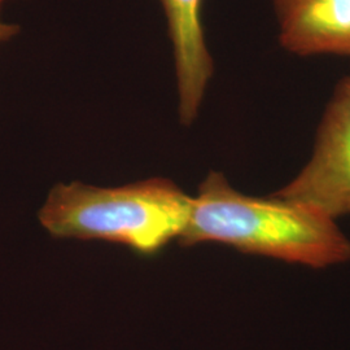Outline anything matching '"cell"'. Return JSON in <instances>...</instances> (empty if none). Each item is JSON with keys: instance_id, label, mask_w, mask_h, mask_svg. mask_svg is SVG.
Masks as SVG:
<instances>
[{"instance_id": "3957f363", "label": "cell", "mask_w": 350, "mask_h": 350, "mask_svg": "<svg viewBox=\"0 0 350 350\" xmlns=\"http://www.w3.org/2000/svg\"><path fill=\"white\" fill-rule=\"evenodd\" d=\"M274 193L336 221L350 214V75L338 82L327 104L309 161Z\"/></svg>"}, {"instance_id": "277c9868", "label": "cell", "mask_w": 350, "mask_h": 350, "mask_svg": "<svg viewBox=\"0 0 350 350\" xmlns=\"http://www.w3.org/2000/svg\"><path fill=\"white\" fill-rule=\"evenodd\" d=\"M173 46L180 124L196 120L214 75V60L202 26L204 0H160Z\"/></svg>"}, {"instance_id": "5b68a950", "label": "cell", "mask_w": 350, "mask_h": 350, "mask_svg": "<svg viewBox=\"0 0 350 350\" xmlns=\"http://www.w3.org/2000/svg\"><path fill=\"white\" fill-rule=\"evenodd\" d=\"M279 43L301 57H350V0H273Z\"/></svg>"}, {"instance_id": "52a82bcc", "label": "cell", "mask_w": 350, "mask_h": 350, "mask_svg": "<svg viewBox=\"0 0 350 350\" xmlns=\"http://www.w3.org/2000/svg\"><path fill=\"white\" fill-rule=\"evenodd\" d=\"M3 1H4V0H3Z\"/></svg>"}, {"instance_id": "7a4b0ae2", "label": "cell", "mask_w": 350, "mask_h": 350, "mask_svg": "<svg viewBox=\"0 0 350 350\" xmlns=\"http://www.w3.org/2000/svg\"><path fill=\"white\" fill-rule=\"evenodd\" d=\"M192 198L169 179L152 178L122 187L59 183L38 214L52 238L99 240L153 256L182 238Z\"/></svg>"}, {"instance_id": "8992f818", "label": "cell", "mask_w": 350, "mask_h": 350, "mask_svg": "<svg viewBox=\"0 0 350 350\" xmlns=\"http://www.w3.org/2000/svg\"><path fill=\"white\" fill-rule=\"evenodd\" d=\"M1 4H3V0H0V44L10 40L14 36H17L18 31H20L18 26L3 21V18H1Z\"/></svg>"}, {"instance_id": "6da1fadb", "label": "cell", "mask_w": 350, "mask_h": 350, "mask_svg": "<svg viewBox=\"0 0 350 350\" xmlns=\"http://www.w3.org/2000/svg\"><path fill=\"white\" fill-rule=\"evenodd\" d=\"M201 243L313 269L350 261V239L336 219L275 193L244 195L218 172L206 175L192 198L189 221L179 239L183 247Z\"/></svg>"}]
</instances>
